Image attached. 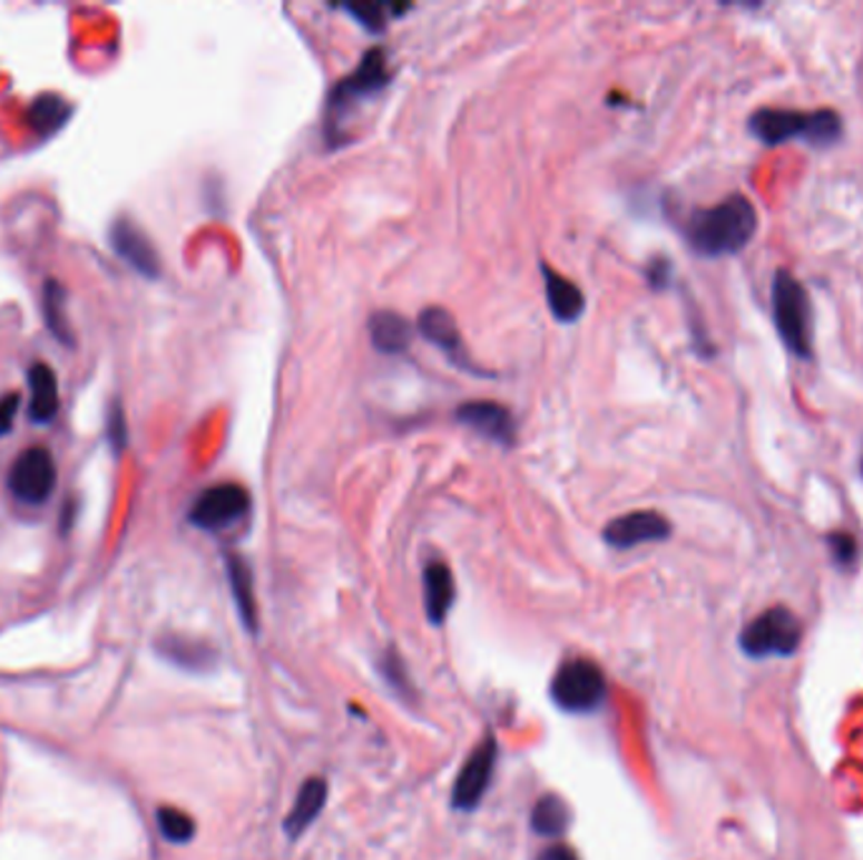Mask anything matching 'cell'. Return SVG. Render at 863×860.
<instances>
[{
	"label": "cell",
	"instance_id": "ac0fdd59",
	"mask_svg": "<svg viewBox=\"0 0 863 860\" xmlns=\"http://www.w3.org/2000/svg\"><path fill=\"white\" fill-rule=\"evenodd\" d=\"M369 336H372L376 352L404 354L412 344V324L392 310H379L369 318Z\"/></svg>",
	"mask_w": 863,
	"mask_h": 860
},
{
	"label": "cell",
	"instance_id": "cb8c5ba5",
	"mask_svg": "<svg viewBox=\"0 0 863 860\" xmlns=\"http://www.w3.org/2000/svg\"><path fill=\"white\" fill-rule=\"evenodd\" d=\"M341 8H344L349 16H354L359 23L374 33L384 31L386 13L410 11V6L406 3H402V6H394V3H349V6H341Z\"/></svg>",
	"mask_w": 863,
	"mask_h": 860
},
{
	"label": "cell",
	"instance_id": "44dd1931",
	"mask_svg": "<svg viewBox=\"0 0 863 860\" xmlns=\"http://www.w3.org/2000/svg\"><path fill=\"white\" fill-rule=\"evenodd\" d=\"M41 310L51 334L59 338L63 346H73V334L69 328V318H66V290L61 283L46 280L41 290Z\"/></svg>",
	"mask_w": 863,
	"mask_h": 860
},
{
	"label": "cell",
	"instance_id": "e0dca14e",
	"mask_svg": "<svg viewBox=\"0 0 863 860\" xmlns=\"http://www.w3.org/2000/svg\"><path fill=\"white\" fill-rule=\"evenodd\" d=\"M543 278H546V298H548V306H551V314L561 320V324H573V320L581 318V314L586 310L583 290L548 266H543Z\"/></svg>",
	"mask_w": 863,
	"mask_h": 860
},
{
	"label": "cell",
	"instance_id": "7a4b0ae2",
	"mask_svg": "<svg viewBox=\"0 0 863 860\" xmlns=\"http://www.w3.org/2000/svg\"><path fill=\"white\" fill-rule=\"evenodd\" d=\"M751 131L767 147L805 139L815 147H831L843 137V121L833 109H761L751 117Z\"/></svg>",
	"mask_w": 863,
	"mask_h": 860
},
{
	"label": "cell",
	"instance_id": "603a6c76",
	"mask_svg": "<svg viewBox=\"0 0 863 860\" xmlns=\"http://www.w3.org/2000/svg\"><path fill=\"white\" fill-rule=\"evenodd\" d=\"M69 115H71L69 103L59 97H53V93H43V97H38L31 107V121L41 135H51V131L59 129L63 121L69 119Z\"/></svg>",
	"mask_w": 863,
	"mask_h": 860
},
{
	"label": "cell",
	"instance_id": "d4e9b609",
	"mask_svg": "<svg viewBox=\"0 0 863 860\" xmlns=\"http://www.w3.org/2000/svg\"><path fill=\"white\" fill-rule=\"evenodd\" d=\"M157 826H159V833H163L169 843H189L195 836L193 818L185 815V812L177 808H159Z\"/></svg>",
	"mask_w": 863,
	"mask_h": 860
},
{
	"label": "cell",
	"instance_id": "f1b7e54d",
	"mask_svg": "<svg viewBox=\"0 0 863 860\" xmlns=\"http://www.w3.org/2000/svg\"><path fill=\"white\" fill-rule=\"evenodd\" d=\"M647 278H649V286L651 288H667L671 283V263L667 258H657L649 263L647 268Z\"/></svg>",
	"mask_w": 863,
	"mask_h": 860
},
{
	"label": "cell",
	"instance_id": "5b68a950",
	"mask_svg": "<svg viewBox=\"0 0 863 860\" xmlns=\"http://www.w3.org/2000/svg\"><path fill=\"white\" fill-rule=\"evenodd\" d=\"M801 621L788 609L777 606L747 623L739 644L747 656H791L801 646Z\"/></svg>",
	"mask_w": 863,
	"mask_h": 860
},
{
	"label": "cell",
	"instance_id": "4dcf8cb0",
	"mask_svg": "<svg viewBox=\"0 0 863 860\" xmlns=\"http://www.w3.org/2000/svg\"><path fill=\"white\" fill-rule=\"evenodd\" d=\"M538 860H578V856L568 846H551L540 853Z\"/></svg>",
	"mask_w": 863,
	"mask_h": 860
},
{
	"label": "cell",
	"instance_id": "ffe728a7",
	"mask_svg": "<svg viewBox=\"0 0 863 860\" xmlns=\"http://www.w3.org/2000/svg\"><path fill=\"white\" fill-rule=\"evenodd\" d=\"M530 826L540 838H563L571 828V808L563 798L543 795L530 812Z\"/></svg>",
	"mask_w": 863,
	"mask_h": 860
},
{
	"label": "cell",
	"instance_id": "9a60e30c",
	"mask_svg": "<svg viewBox=\"0 0 863 860\" xmlns=\"http://www.w3.org/2000/svg\"><path fill=\"white\" fill-rule=\"evenodd\" d=\"M28 386H31V414L33 424H51L59 414V379H56L53 368L43 362H36L28 372Z\"/></svg>",
	"mask_w": 863,
	"mask_h": 860
},
{
	"label": "cell",
	"instance_id": "d6986e66",
	"mask_svg": "<svg viewBox=\"0 0 863 860\" xmlns=\"http://www.w3.org/2000/svg\"><path fill=\"white\" fill-rule=\"evenodd\" d=\"M227 581H231V591L243 619V626L255 633L258 631V606H255L253 573L243 557L227 555Z\"/></svg>",
	"mask_w": 863,
	"mask_h": 860
},
{
	"label": "cell",
	"instance_id": "5bb4252c",
	"mask_svg": "<svg viewBox=\"0 0 863 860\" xmlns=\"http://www.w3.org/2000/svg\"><path fill=\"white\" fill-rule=\"evenodd\" d=\"M326 798H328L326 780L311 778L301 784L296 802H293V808L286 818V826H283L291 840H298L313 826V822H316V818L321 815V810H324V805H326Z\"/></svg>",
	"mask_w": 863,
	"mask_h": 860
},
{
	"label": "cell",
	"instance_id": "52a82bcc",
	"mask_svg": "<svg viewBox=\"0 0 863 860\" xmlns=\"http://www.w3.org/2000/svg\"><path fill=\"white\" fill-rule=\"evenodd\" d=\"M59 469L51 449L28 447L16 457L11 472H8V490L23 505H43L53 495Z\"/></svg>",
	"mask_w": 863,
	"mask_h": 860
},
{
	"label": "cell",
	"instance_id": "83f0119b",
	"mask_svg": "<svg viewBox=\"0 0 863 860\" xmlns=\"http://www.w3.org/2000/svg\"><path fill=\"white\" fill-rule=\"evenodd\" d=\"M18 406H21V394H16V392L6 394L3 399H0V437H6V434L13 429Z\"/></svg>",
	"mask_w": 863,
	"mask_h": 860
},
{
	"label": "cell",
	"instance_id": "4316f807",
	"mask_svg": "<svg viewBox=\"0 0 863 860\" xmlns=\"http://www.w3.org/2000/svg\"><path fill=\"white\" fill-rule=\"evenodd\" d=\"M828 547L833 557H836V563L843 565V569H851V565L859 561V545L849 533H831Z\"/></svg>",
	"mask_w": 863,
	"mask_h": 860
},
{
	"label": "cell",
	"instance_id": "7402d4cb",
	"mask_svg": "<svg viewBox=\"0 0 863 860\" xmlns=\"http://www.w3.org/2000/svg\"><path fill=\"white\" fill-rule=\"evenodd\" d=\"M163 654L173 659L175 664L185 669H207L215 659L213 649L203 641H185V639H167L163 644Z\"/></svg>",
	"mask_w": 863,
	"mask_h": 860
},
{
	"label": "cell",
	"instance_id": "6da1fadb",
	"mask_svg": "<svg viewBox=\"0 0 863 860\" xmlns=\"http://www.w3.org/2000/svg\"><path fill=\"white\" fill-rule=\"evenodd\" d=\"M685 233L692 248L705 258L735 255L757 233V210L745 195H733L715 207L692 212Z\"/></svg>",
	"mask_w": 863,
	"mask_h": 860
},
{
	"label": "cell",
	"instance_id": "7c38bea8",
	"mask_svg": "<svg viewBox=\"0 0 863 860\" xmlns=\"http://www.w3.org/2000/svg\"><path fill=\"white\" fill-rule=\"evenodd\" d=\"M460 424L478 432L480 437L490 442H498L500 447H516V417L508 406L498 402H464L458 412H454Z\"/></svg>",
	"mask_w": 863,
	"mask_h": 860
},
{
	"label": "cell",
	"instance_id": "f546056e",
	"mask_svg": "<svg viewBox=\"0 0 863 860\" xmlns=\"http://www.w3.org/2000/svg\"><path fill=\"white\" fill-rule=\"evenodd\" d=\"M109 432H111V444L114 449H121L125 447V417H121V406H114V414L109 419Z\"/></svg>",
	"mask_w": 863,
	"mask_h": 860
},
{
	"label": "cell",
	"instance_id": "9c48e42d",
	"mask_svg": "<svg viewBox=\"0 0 863 860\" xmlns=\"http://www.w3.org/2000/svg\"><path fill=\"white\" fill-rule=\"evenodd\" d=\"M496 762H498V742L496 737L488 734L486 740L470 752L468 762L462 764L458 780H454V788H452L454 810L470 812L480 805L490 788L492 772H496Z\"/></svg>",
	"mask_w": 863,
	"mask_h": 860
},
{
	"label": "cell",
	"instance_id": "3957f363",
	"mask_svg": "<svg viewBox=\"0 0 863 860\" xmlns=\"http://www.w3.org/2000/svg\"><path fill=\"white\" fill-rule=\"evenodd\" d=\"M773 320L793 356H813V306L808 290L788 270H777L773 278Z\"/></svg>",
	"mask_w": 863,
	"mask_h": 860
},
{
	"label": "cell",
	"instance_id": "2e32d148",
	"mask_svg": "<svg viewBox=\"0 0 863 860\" xmlns=\"http://www.w3.org/2000/svg\"><path fill=\"white\" fill-rule=\"evenodd\" d=\"M424 609L434 626H442L454 603V579L448 565L434 561L424 569Z\"/></svg>",
	"mask_w": 863,
	"mask_h": 860
},
{
	"label": "cell",
	"instance_id": "30bf717a",
	"mask_svg": "<svg viewBox=\"0 0 863 860\" xmlns=\"http://www.w3.org/2000/svg\"><path fill=\"white\" fill-rule=\"evenodd\" d=\"M109 243L114 253H117L131 270H137L139 276H145L149 280L159 278V273H163L159 253L155 250V245H151L145 230L137 228L129 217H117V220H114Z\"/></svg>",
	"mask_w": 863,
	"mask_h": 860
},
{
	"label": "cell",
	"instance_id": "ba28073f",
	"mask_svg": "<svg viewBox=\"0 0 863 860\" xmlns=\"http://www.w3.org/2000/svg\"><path fill=\"white\" fill-rule=\"evenodd\" d=\"M251 495L248 490L235 485V482H223L203 490L189 507V523L200 531H225L248 515Z\"/></svg>",
	"mask_w": 863,
	"mask_h": 860
},
{
	"label": "cell",
	"instance_id": "484cf974",
	"mask_svg": "<svg viewBox=\"0 0 863 860\" xmlns=\"http://www.w3.org/2000/svg\"><path fill=\"white\" fill-rule=\"evenodd\" d=\"M379 669H382L384 682L392 686L394 694H400L402 699H414V689H412L410 676H406V666L396 651H386Z\"/></svg>",
	"mask_w": 863,
	"mask_h": 860
},
{
	"label": "cell",
	"instance_id": "8992f818",
	"mask_svg": "<svg viewBox=\"0 0 863 860\" xmlns=\"http://www.w3.org/2000/svg\"><path fill=\"white\" fill-rule=\"evenodd\" d=\"M389 81H392V73H389L384 49L366 51L362 63L354 69V73H349L346 79H341L334 87V91L328 93L326 137L336 129L341 115H346L354 103H359V99L374 97V93L382 91Z\"/></svg>",
	"mask_w": 863,
	"mask_h": 860
},
{
	"label": "cell",
	"instance_id": "4fadbf2b",
	"mask_svg": "<svg viewBox=\"0 0 863 860\" xmlns=\"http://www.w3.org/2000/svg\"><path fill=\"white\" fill-rule=\"evenodd\" d=\"M416 326H420V334L426 342L438 346L454 366L464 368V372H475V364H470V356L464 352L460 328L448 310L440 306L424 308L420 318H416Z\"/></svg>",
	"mask_w": 863,
	"mask_h": 860
},
{
	"label": "cell",
	"instance_id": "8fae6325",
	"mask_svg": "<svg viewBox=\"0 0 863 860\" xmlns=\"http://www.w3.org/2000/svg\"><path fill=\"white\" fill-rule=\"evenodd\" d=\"M671 535L669 520L654 510H637L624 517L611 520L604 531V541L616 551H629L644 543H661Z\"/></svg>",
	"mask_w": 863,
	"mask_h": 860
},
{
	"label": "cell",
	"instance_id": "277c9868",
	"mask_svg": "<svg viewBox=\"0 0 863 860\" xmlns=\"http://www.w3.org/2000/svg\"><path fill=\"white\" fill-rule=\"evenodd\" d=\"M606 692L609 686L601 666L588 659H568L551 682V699L571 714L596 712L604 704Z\"/></svg>",
	"mask_w": 863,
	"mask_h": 860
}]
</instances>
